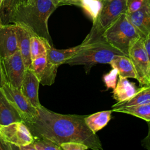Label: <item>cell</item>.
Returning a JSON list of instances; mask_svg holds the SVG:
<instances>
[{"label": "cell", "mask_w": 150, "mask_h": 150, "mask_svg": "<svg viewBox=\"0 0 150 150\" xmlns=\"http://www.w3.org/2000/svg\"><path fill=\"white\" fill-rule=\"evenodd\" d=\"M38 115L30 122L25 123L34 138H45L58 145L75 141L86 145L88 149L103 150L102 144L96 134L84 121L86 115L62 114L40 105Z\"/></svg>", "instance_id": "1"}, {"label": "cell", "mask_w": 150, "mask_h": 150, "mask_svg": "<svg viewBox=\"0 0 150 150\" xmlns=\"http://www.w3.org/2000/svg\"><path fill=\"white\" fill-rule=\"evenodd\" d=\"M57 8L52 0H33L27 4H20L13 15L12 23L24 28L31 35L47 40L53 46L48 29V19Z\"/></svg>", "instance_id": "2"}, {"label": "cell", "mask_w": 150, "mask_h": 150, "mask_svg": "<svg viewBox=\"0 0 150 150\" xmlns=\"http://www.w3.org/2000/svg\"><path fill=\"white\" fill-rule=\"evenodd\" d=\"M121 55L125 54L104 40H102L83 45L81 50L65 64L70 66L84 65L86 72L88 73L96 64H109L114 57Z\"/></svg>", "instance_id": "3"}, {"label": "cell", "mask_w": 150, "mask_h": 150, "mask_svg": "<svg viewBox=\"0 0 150 150\" xmlns=\"http://www.w3.org/2000/svg\"><path fill=\"white\" fill-rule=\"evenodd\" d=\"M102 37L108 44L127 56L131 42L141 38L127 13H122L105 30Z\"/></svg>", "instance_id": "4"}, {"label": "cell", "mask_w": 150, "mask_h": 150, "mask_svg": "<svg viewBox=\"0 0 150 150\" xmlns=\"http://www.w3.org/2000/svg\"><path fill=\"white\" fill-rule=\"evenodd\" d=\"M102 4L90 32L81 43L83 45L104 40L102 35L105 30L122 13L127 12L126 0H103Z\"/></svg>", "instance_id": "5"}, {"label": "cell", "mask_w": 150, "mask_h": 150, "mask_svg": "<svg viewBox=\"0 0 150 150\" xmlns=\"http://www.w3.org/2000/svg\"><path fill=\"white\" fill-rule=\"evenodd\" d=\"M128 56L131 61L139 86L150 85V60L144 47L143 38L132 40Z\"/></svg>", "instance_id": "6"}, {"label": "cell", "mask_w": 150, "mask_h": 150, "mask_svg": "<svg viewBox=\"0 0 150 150\" xmlns=\"http://www.w3.org/2000/svg\"><path fill=\"white\" fill-rule=\"evenodd\" d=\"M1 89L7 98L18 111L24 123L32 122L38 115V109L23 95L19 88L12 87L6 82Z\"/></svg>", "instance_id": "7"}, {"label": "cell", "mask_w": 150, "mask_h": 150, "mask_svg": "<svg viewBox=\"0 0 150 150\" xmlns=\"http://www.w3.org/2000/svg\"><path fill=\"white\" fill-rule=\"evenodd\" d=\"M1 63L6 81L12 87L21 89L26 69L19 50L2 59Z\"/></svg>", "instance_id": "8"}, {"label": "cell", "mask_w": 150, "mask_h": 150, "mask_svg": "<svg viewBox=\"0 0 150 150\" xmlns=\"http://www.w3.org/2000/svg\"><path fill=\"white\" fill-rule=\"evenodd\" d=\"M0 134L5 140L11 144L21 146L28 145L34 141L30 131L23 121L0 125Z\"/></svg>", "instance_id": "9"}, {"label": "cell", "mask_w": 150, "mask_h": 150, "mask_svg": "<svg viewBox=\"0 0 150 150\" xmlns=\"http://www.w3.org/2000/svg\"><path fill=\"white\" fill-rule=\"evenodd\" d=\"M30 68L38 77L40 84L51 86L54 83L58 67L50 63L47 60L46 55L32 60Z\"/></svg>", "instance_id": "10"}, {"label": "cell", "mask_w": 150, "mask_h": 150, "mask_svg": "<svg viewBox=\"0 0 150 150\" xmlns=\"http://www.w3.org/2000/svg\"><path fill=\"white\" fill-rule=\"evenodd\" d=\"M18 50L16 25L0 23V57L1 59L13 54Z\"/></svg>", "instance_id": "11"}, {"label": "cell", "mask_w": 150, "mask_h": 150, "mask_svg": "<svg viewBox=\"0 0 150 150\" xmlns=\"http://www.w3.org/2000/svg\"><path fill=\"white\" fill-rule=\"evenodd\" d=\"M40 82L30 68L26 70L21 87V91L30 103L38 108L41 104L39 100Z\"/></svg>", "instance_id": "12"}, {"label": "cell", "mask_w": 150, "mask_h": 150, "mask_svg": "<svg viewBox=\"0 0 150 150\" xmlns=\"http://www.w3.org/2000/svg\"><path fill=\"white\" fill-rule=\"evenodd\" d=\"M127 14L141 38L150 35V1L138 11Z\"/></svg>", "instance_id": "13"}, {"label": "cell", "mask_w": 150, "mask_h": 150, "mask_svg": "<svg viewBox=\"0 0 150 150\" xmlns=\"http://www.w3.org/2000/svg\"><path fill=\"white\" fill-rule=\"evenodd\" d=\"M47 59L52 64L59 67L60 65L65 64L66 62L78 53L83 47L82 43L66 49H57L53 47L49 42H46Z\"/></svg>", "instance_id": "14"}, {"label": "cell", "mask_w": 150, "mask_h": 150, "mask_svg": "<svg viewBox=\"0 0 150 150\" xmlns=\"http://www.w3.org/2000/svg\"><path fill=\"white\" fill-rule=\"evenodd\" d=\"M18 121H22L21 115L0 87V125H8Z\"/></svg>", "instance_id": "15"}, {"label": "cell", "mask_w": 150, "mask_h": 150, "mask_svg": "<svg viewBox=\"0 0 150 150\" xmlns=\"http://www.w3.org/2000/svg\"><path fill=\"white\" fill-rule=\"evenodd\" d=\"M16 25V33L19 50L23 59L26 69L30 68L32 63L30 56V33L22 26Z\"/></svg>", "instance_id": "16"}, {"label": "cell", "mask_w": 150, "mask_h": 150, "mask_svg": "<svg viewBox=\"0 0 150 150\" xmlns=\"http://www.w3.org/2000/svg\"><path fill=\"white\" fill-rule=\"evenodd\" d=\"M135 83L129 81L127 78L119 76L115 87L113 89L112 96L117 102L129 99L137 91Z\"/></svg>", "instance_id": "17"}, {"label": "cell", "mask_w": 150, "mask_h": 150, "mask_svg": "<svg viewBox=\"0 0 150 150\" xmlns=\"http://www.w3.org/2000/svg\"><path fill=\"white\" fill-rule=\"evenodd\" d=\"M112 111L106 110L95 112L84 117V121L88 128L94 133L105 127L111 120Z\"/></svg>", "instance_id": "18"}, {"label": "cell", "mask_w": 150, "mask_h": 150, "mask_svg": "<svg viewBox=\"0 0 150 150\" xmlns=\"http://www.w3.org/2000/svg\"><path fill=\"white\" fill-rule=\"evenodd\" d=\"M150 103V85H145L137 89L135 94L129 99L121 102H117L112 106V108L130 107Z\"/></svg>", "instance_id": "19"}, {"label": "cell", "mask_w": 150, "mask_h": 150, "mask_svg": "<svg viewBox=\"0 0 150 150\" xmlns=\"http://www.w3.org/2000/svg\"><path fill=\"white\" fill-rule=\"evenodd\" d=\"M109 64L111 66L112 68L117 69L119 76L137 79L136 73L128 56L125 55L117 56Z\"/></svg>", "instance_id": "20"}, {"label": "cell", "mask_w": 150, "mask_h": 150, "mask_svg": "<svg viewBox=\"0 0 150 150\" xmlns=\"http://www.w3.org/2000/svg\"><path fill=\"white\" fill-rule=\"evenodd\" d=\"M21 0H2L0 5V23L8 25L12 21Z\"/></svg>", "instance_id": "21"}, {"label": "cell", "mask_w": 150, "mask_h": 150, "mask_svg": "<svg viewBox=\"0 0 150 150\" xmlns=\"http://www.w3.org/2000/svg\"><path fill=\"white\" fill-rule=\"evenodd\" d=\"M112 112L132 115L150 122V103L130 107L112 108Z\"/></svg>", "instance_id": "22"}, {"label": "cell", "mask_w": 150, "mask_h": 150, "mask_svg": "<svg viewBox=\"0 0 150 150\" xmlns=\"http://www.w3.org/2000/svg\"><path fill=\"white\" fill-rule=\"evenodd\" d=\"M47 41L46 39L36 36L30 37V56L32 60L38 57L47 54L46 45Z\"/></svg>", "instance_id": "23"}, {"label": "cell", "mask_w": 150, "mask_h": 150, "mask_svg": "<svg viewBox=\"0 0 150 150\" xmlns=\"http://www.w3.org/2000/svg\"><path fill=\"white\" fill-rule=\"evenodd\" d=\"M102 5L101 0H82L80 7L90 16L93 22L98 16Z\"/></svg>", "instance_id": "24"}, {"label": "cell", "mask_w": 150, "mask_h": 150, "mask_svg": "<svg viewBox=\"0 0 150 150\" xmlns=\"http://www.w3.org/2000/svg\"><path fill=\"white\" fill-rule=\"evenodd\" d=\"M35 150H61V147L52 141L45 138H34Z\"/></svg>", "instance_id": "25"}, {"label": "cell", "mask_w": 150, "mask_h": 150, "mask_svg": "<svg viewBox=\"0 0 150 150\" xmlns=\"http://www.w3.org/2000/svg\"><path fill=\"white\" fill-rule=\"evenodd\" d=\"M118 75V70L115 68H112L108 73L105 74L103 77V81L106 86L107 90L111 88L114 89L117 84V76Z\"/></svg>", "instance_id": "26"}, {"label": "cell", "mask_w": 150, "mask_h": 150, "mask_svg": "<svg viewBox=\"0 0 150 150\" xmlns=\"http://www.w3.org/2000/svg\"><path fill=\"white\" fill-rule=\"evenodd\" d=\"M60 146L63 150H86L88 147L83 143L75 141H70L63 142Z\"/></svg>", "instance_id": "27"}, {"label": "cell", "mask_w": 150, "mask_h": 150, "mask_svg": "<svg viewBox=\"0 0 150 150\" xmlns=\"http://www.w3.org/2000/svg\"><path fill=\"white\" fill-rule=\"evenodd\" d=\"M127 6V13H132L141 8L148 1V0H126Z\"/></svg>", "instance_id": "28"}, {"label": "cell", "mask_w": 150, "mask_h": 150, "mask_svg": "<svg viewBox=\"0 0 150 150\" xmlns=\"http://www.w3.org/2000/svg\"><path fill=\"white\" fill-rule=\"evenodd\" d=\"M148 125V133L147 136L142 141V145L144 148L150 149V122H147Z\"/></svg>", "instance_id": "29"}, {"label": "cell", "mask_w": 150, "mask_h": 150, "mask_svg": "<svg viewBox=\"0 0 150 150\" xmlns=\"http://www.w3.org/2000/svg\"><path fill=\"white\" fill-rule=\"evenodd\" d=\"M0 150H12L11 144L6 142L0 134Z\"/></svg>", "instance_id": "30"}, {"label": "cell", "mask_w": 150, "mask_h": 150, "mask_svg": "<svg viewBox=\"0 0 150 150\" xmlns=\"http://www.w3.org/2000/svg\"><path fill=\"white\" fill-rule=\"evenodd\" d=\"M144 47L149 57L150 60V35L146 36L145 38L143 39Z\"/></svg>", "instance_id": "31"}, {"label": "cell", "mask_w": 150, "mask_h": 150, "mask_svg": "<svg viewBox=\"0 0 150 150\" xmlns=\"http://www.w3.org/2000/svg\"><path fill=\"white\" fill-rule=\"evenodd\" d=\"M5 77L4 74L2 67V63H1V58L0 57V87H1L5 83H6Z\"/></svg>", "instance_id": "32"}, {"label": "cell", "mask_w": 150, "mask_h": 150, "mask_svg": "<svg viewBox=\"0 0 150 150\" xmlns=\"http://www.w3.org/2000/svg\"><path fill=\"white\" fill-rule=\"evenodd\" d=\"M82 0H64L63 2V5H74L80 6Z\"/></svg>", "instance_id": "33"}, {"label": "cell", "mask_w": 150, "mask_h": 150, "mask_svg": "<svg viewBox=\"0 0 150 150\" xmlns=\"http://www.w3.org/2000/svg\"><path fill=\"white\" fill-rule=\"evenodd\" d=\"M19 150H35V149L33 145V143L32 142L25 146H19Z\"/></svg>", "instance_id": "34"}, {"label": "cell", "mask_w": 150, "mask_h": 150, "mask_svg": "<svg viewBox=\"0 0 150 150\" xmlns=\"http://www.w3.org/2000/svg\"><path fill=\"white\" fill-rule=\"evenodd\" d=\"M53 3L54 4V5L58 7L59 6H61V5H63V1L64 0H52Z\"/></svg>", "instance_id": "35"}, {"label": "cell", "mask_w": 150, "mask_h": 150, "mask_svg": "<svg viewBox=\"0 0 150 150\" xmlns=\"http://www.w3.org/2000/svg\"><path fill=\"white\" fill-rule=\"evenodd\" d=\"M32 1L33 0H21V4H29V2H30Z\"/></svg>", "instance_id": "36"}, {"label": "cell", "mask_w": 150, "mask_h": 150, "mask_svg": "<svg viewBox=\"0 0 150 150\" xmlns=\"http://www.w3.org/2000/svg\"><path fill=\"white\" fill-rule=\"evenodd\" d=\"M1 1H2V0H0V5H1Z\"/></svg>", "instance_id": "37"}, {"label": "cell", "mask_w": 150, "mask_h": 150, "mask_svg": "<svg viewBox=\"0 0 150 150\" xmlns=\"http://www.w3.org/2000/svg\"><path fill=\"white\" fill-rule=\"evenodd\" d=\"M101 1H103V0H101Z\"/></svg>", "instance_id": "38"}, {"label": "cell", "mask_w": 150, "mask_h": 150, "mask_svg": "<svg viewBox=\"0 0 150 150\" xmlns=\"http://www.w3.org/2000/svg\"><path fill=\"white\" fill-rule=\"evenodd\" d=\"M149 1H150V0H149Z\"/></svg>", "instance_id": "39"}]
</instances>
